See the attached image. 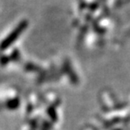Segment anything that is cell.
<instances>
[{"label": "cell", "mask_w": 130, "mask_h": 130, "mask_svg": "<svg viewBox=\"0 0 130 130\" xmlns=\"http://www.w3.org/2000/svg\"><path fill=\"white\" fill-rule=\"evenodd\" d=\"M10 61H14V62H18L20 59V53L18 49H14L12 52L11 54L9 56Z\"/></svg>", "instance_id": "3957f363"}, {"label": "cell", "mask_w": 130, "mask_h": 130, "mask_svg": "<svg viewBox=\"0 0 130 130\" xmlns=\"http://www.w3.org/2000/svg\"><path fill=\"white\" fill-rule=\"evenodd\" d=\"M19 105H20V100L18 98L11 99V100H9L7 102L8 108L11 109V110H14V109L17 108L18 106H19Z\"/></svg>", "instance_id": "7a4b0ae2"}, {"label": "cell", "mask_w": 130, "mask_h": 130, "mask_svg": "<svg viewBox=\"0 0 130 130\" xmlns=\"http://www.w3.org/2000/svg\"><path fill=\"white\" fill-rule=\"evenodd\" d=\"M10 61V58L9 56H5L3 55L0 57V64L1 65H6L7 63H9Z\"/></svg>", "instance_id": "277c9868"}, {"label": "cell", "mask_w": 130, "mask_h": 130, "mask_svg": "<svg viewBox=\"0 0 130 130\" xmlns=\"http://www.w3.org/2000/svg\"><path fill=\"white\" fill-rule=\"evenodd\" d=\"M28 26V22L26 20H21L16 27L8 35L4 40L0 43V51H5L7 50L9 46H11L15 41L20 37V35L25 30V29Z\"/></svg>", "instance_id": "6da1fadb"}]
</instances>
